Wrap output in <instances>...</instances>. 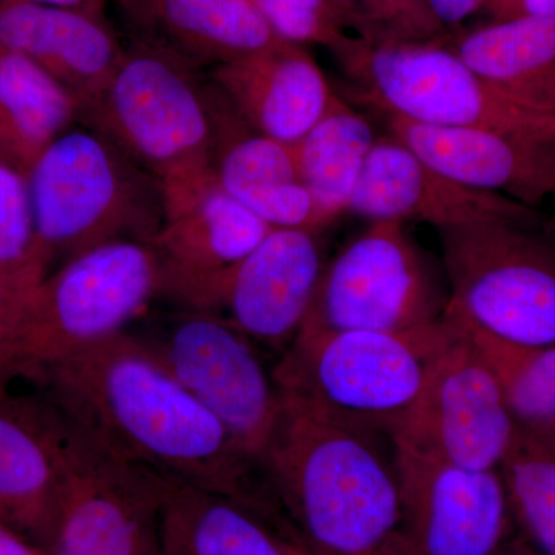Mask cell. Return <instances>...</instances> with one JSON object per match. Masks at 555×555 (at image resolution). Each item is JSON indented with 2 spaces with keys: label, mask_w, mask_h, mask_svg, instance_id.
<instances>
[{
  "label": "cell",
  "mask_w": 555,
  "mask_h": 555,
  "mask_svg": "<svg viewBox=\"0 0 555 555\" xmlns=\"http://www.w3.org/2000/svg\"><path fill=\"white\" fill-rule=\"evenodd\" d=\"M349 35L367 43L423 42L449 35L425 0H332Z\"/></svg>",
  "instance_id": "cell-30"
},
{
  "label": "cell",
  "mask_w": 555,
  "mask_h": 555,
  "mask_svg": "<svg viewBox=\"0 0 555 555\" xmlns=\"http://www.w3.org/2000/svg\"><path fill=\"white\" fill-rule=\"evenodd\" d=\"M47 275L28 175L0 156V284L24 299Z\"/></svg>",
  "instance_id": "cell-29"
},
{
  "label": "cell",
  "mask_w": 555,
  "mask_h": 555,
  "mask_svg": "<svg viewBox=\"0 0 555 555\" xmlns=\"http://www.w3.org/2000/svg\"><path fill=\"white\" fill-rule=\"evenodd\" d=\"M323 269L318 232L272 229L238 262L169 301L222 318L255 345L284 353L301 331Z\"/></svg>",
  "instance_id": "cell-12"
},
{
  "label": "cell",
  "mask_w": 555,
  "mask_h": 555,
  "mask_svg": "<svg viewBox=\"0 0 555 555\" xmlns=\"http://www.w3.org/2000/svg\"><path fill=\"white\" fill-rule=\"evenodd\" d=\"M447 36L367 43L349 35L331 51L356 82L357 102L379 115L444 129L516 130L555 122V116L517 107L489 89L449 49Z\"/></svg>",
  "instance_id": "cell-10"
},
{
  "label": "cell",
  "mask_w": 555,
  "mask_h": 555,
  "mask_svg": "<svg viewBox=\"0 0 555 555\" xmlns=\"http://www.w3.org/2000/svg\"><path fill=\"white\" fill-rule=\"evenodd\" d=\"M448 305L443 262L416 244L406 222L382 219L324 266L299 334L409 331L437 323Z\"/></svg>",
  "instance_id": "cell-9"
},
{
  "label": "cell",
  "mask_w": 555,
  "mask_h": 555,
  "mask_svg": "<svg viewBox=\"0 0 555 555\" xmlns=\"http://www.w3.org/2000/svg\"><path fill=\"white\" fill-rule=\"evenodd\" d=\"M163 555H287L283 534L257 507L170 480Z\"/></svg>",
  "instance_id": "cell-24"
},
{
  "label": "cell",
  "mask_w": 555,
  "mask_h": 555,
  "mask_svg": "<svg viewBox=\"0 0 555 555\" xmlns=\"http://www.w3.org/2000/svg\"><path fill=\"white\" fill-rule=\"evenodd\" d=\"M517 539L555 555V448L551 427L517 423L499 467Z\"/></svg>",
  "instance_id": "cell-27"
},
{
  "label": "cell",
  "mask_w": 555,
  "mask_h": 555,
  "mask_svg": "<svg viewBox=\"0 0 555 555\" xmlns=\"http://www.w3.org/2000/svg\"><path fill=\"white\" fill-rule=\"evenodd\" d=\"M551 436H553V443L555 448V426H551Z\"/></svg>",
  "instance_id": "cell-39"
},
{
  "label": "cell",
  "mask_w": 555,
  "mask_h": 555,
  "mask_svg": "<svg viewBox=\"0 0 555 555\" xmlns=\"http://www.w3.org/2000/svg\"><path fill=\"white\" fill-rule=\"evenodd\" d=\"M2 2L35 3V5L61 7V9H73L90 11V13L105 14V9L112 5L113 0H0Z\"/></svg>",
  "instance_id": "cell-35"
},
{
  "label": "cell",
  "mask_w": 555,
  "mask_h": 555,
  "mask_svg": "<svg viewBox=\"0 0 555 555\" xmlns=\"http://www.w3.org/2000/svg\"><path fill=\"white\" fill-rule=\"evenodd\" d=\"M456 334L437 323L401 332L297 335L272 369L278 392L328 422L392 438Z\"/></svg>",
  "instance_id": "cell-3"
},
{
  "label": "cell",
  "mask_w": 555,
  "mask_h": 555,
  "mask_svg": "<svg viewBox=\"0 0 555 555\" xmlns=\"http://www.w3.org/2000/svg\"><path fill=\"white\" fill-rule=\"evenodd\" d=\"M500 555H542L539 553H535L534 550H531L528 545H525L521 540L518 539H511L509 542H507V545L503 547L502 553Z\"/></svg>",
  "instance_id": "cell-37"
},
{
  "label": "cell",
  "mask_w": 555,
  "mask_h": 555,
  "mask_svg": "<svg viewBox=\"0 0 555 555\" xmlns=\"http://www.w3.org/2000/svg\"><path fill=\"white\" fill-rule=\"evenodd\" d=\"M131 36L192 67H219L280 39L250 0H113Z\"/></svg>",
  "instance_id": "cell-22"
},
{
  "label": "cell",
  "mask_w": 555,
  "mask_h": 555,
  "mask_svg": "<svg viewBox=\"0 0 555 555\" xmlns=\"http://www.w3.org/2000/svg\"><path fill=\"white\" fill-rule=\"evenodd\" d=\"M280 397L261 462L276 525L312 555H393L401 491L392 438Z\"/></svg>",
  "instance_id": "cell-2"
},
{
  "label": "cell",
  "mask_w": 555,
  "mask_h": 555,
  "mask_svg": "<svg viewBox=\"0 0 555 555\" xmlns=\"http://www.w3.org/2000/svg\"><path fill=\"white\" fill-rule=\"evenodd\" d=\"M214 86V83H211ZM211 169L230 196L273 229H324L299 178L294 145L258 133L214 86Z\"/></svg>",
  "instance_id": "cell-21"
},
{
  "label": "cell",
  "mask_w": 555,
  "mask_h": 555,
  "mask_svg": "<svg viewBox=\"0 0 555 555\" xmlns=\"http://www.w3.org/2000/svg\"><path fill=\"white\" fill-rule=\"evenodd\" d=\"M54 414L64 474L47 553L163 555L169 478L109 454Z\"/></svg>",
  "instance_id": "cell-11"
},
{
  "label": "cell",
  "mask_w": 555,
  "mask_h": 555,
  "mask_svg": "<svg viewBox=\"0 0 555 555\" xmlns=\"http://www.w3.org/2000/svg\"><path fill=\"white\" fill-rule=\"evenodd\" d=\"M160 292L152 244L115 241L69 259L33 288L0 334V386L122 334Z\"/></svg>",
  "instance_id": "cell-4"
},
{
  "label": "cell",
  "mask_w": 555,
  "mask_h": 555,
  "mask_svg": "<svg viewBox=\"0 0 555 555\" xmlns=\"http://www.w3.org/2000/svg\"><path fill=\"white\" fill-rule=\"evenodd\" d=\"M0 46L56 79L78 102L80 118L126 53L105 14L22 2L0 3Z\"/></svg>",
  "instance_id": "cell-19"
},
{
  "label": "cell",
  "mask_w": 555,
  "mask_h": 555,
  "mask_svg": "<svg viewBox=\"0 0 555 555\" xmlns=\"http://www.w3.org/2000/svg\"><path fill=\"white\" fill-rule=\"evenodd\" d=\"M273 35L295 46L332 50L349 33L332 0H250Z\"/></svg>",
  "instance_id": "cell-31"
},
{
  "label": "cell",
  "mask_w": 555,
  "mask_h": 555,
  "mask_svg": "<svg viewBox=\"0 0 555 555\" xmlns=\"http://www.w3.org/2000/svg\"><path fill=\"white\" fill-rule=\"evenodd\" d=\"M383 116L390 137L467 188L531 208L555 195V122L534 129H444Z\"/></svg>",
  "instance_id": "cell-15"
},
{
  "label": "cell",
  "mask_w": 555,
  "mask_h": 555,
  "mask_svg": "<svg viewBox=\"0 0 555 555\" xmlns=\"http://www.w3.org/2000/svg\"><path fill=\"white\" fill-rule=\"evenodd\" d=\"M208 79L251 129L288 145L308 134L335 93L308 49L283 40L210 69Z\"/></svg>",
  "instance_id": "cell-20"
},
{
  "label": "cell",
  "mask_w": 555,
  "mask_h": 555,
  "mask_svg": "<svg viewBox=\"0 0 555 555\" xmlns=\"http://www.w3.org/2000/svg\"><path fill=\"white\" fill-rule=\"evenodd\" d=\"M451 318L455 337L437 358L392 441L465 469H496L517 422L494 371L460 321Z\"/></svg>",
  "instance_id": "cell-13"
},
{
  "label": "cell",
  "mask_w": 555,
  "mask_h": 555,
  "mask_svg": "<svg viewBox=\"0 0 555 555\" xmlns=\"http://www.w3.org/2000/svg\"><path fill=\"white\" fill-rule=\"evenodd\" d=\"M447 313L505 341L555 346V232L542 215L438 230Z\"/></svg>",
  "instance_id": "cell-6"
},
{
  "label": "cell",
  "mask_w": 555,
  "mask_h": 555,
  "mask_svg": "<svg viewBox=\"0 0 555 555\" xmlns=\"http://www.w3.org/2000/svg\"><path fill=\"white\" fill-rule=\"evenodd\" d=\"M459 321L494 371L516 422L555 426V346L516 345Z\"/></svg>",
  "instance_id": "cell-28"
},
{
  "label": "cell",
  "mask_w": 555,
  "mask_h": 555,
  "mask_svg": "<svg viewBox=\"0 0 555 555\" xmlns=\"http://www.w3.org/2000/svg\"><path fill=\"white\" fill-rule=\"evenodd\" d=\"M64 462L60 426L38 393L0 386V520L47 551Z\"/></svg>",
  "instance_id": "cell-18"
},
{
  "label": "cell",
  "mask_w": 555,
  "mask_h": 555,
  "mask_svg": "<svg viewBox=\"0 0 555 555\" xmlns=\"http://www.w3.org/2000/svg\"><path fill=\"white\" fill-rule=\"evenodd\" d=\"M347 211L369 221L427 222L437 230L540 215L507 196L447 177L390 134L375 142Z\"/></svg>",
  "instance_id": "cell-17"
},
{
  "label": "cell",
  "mask_w": 555,
  "mask_h": 555,
  "mask_svg": "<svg viewBox=\"0 0 555 555\" xmlns=\"http://www.w3.org/2000/svg\"><path fill=\"white\" fill-rule=\"evenodd\" d=\"M377 139L371 120L334 93L326 113L294 144L299 178L324 228L349 210Z\"/></svg>",
  "instance_id": "cell-26"
},
{
  "label": "cell",
  "mask_w": 555,
  "mask_h": 555,
  "mask_svg": "<svg viewBox=\"0 0 555 555\" xmlns=\"http://www.w3.org/2000/svg\"><path fill=\"white\" fill-rule=\"evenodd\" d=\"M164 217L152 246L163 264L160 298L230 268L272 230L225 192L214 169L160 182Z\"/></svg>",
  "instance_id": "cell-16"
},
{
  "label": "cell",
  "mask_w": 555,
  "mask_h": 555,
  "mask_svg": "<svg viewBox=\"0 0 555 555\" xmlns=\"http://www.w3.org/2000/svg\"><path fill=\"white\" fill-rule=\"evenodd\" d=\"M396 455L401 525L393 555L502 553L514 525L499 470L465 469L397 444Z\"/></svg>",
  "instance_id": "cell-14"
},
{
  "label": "cell",
  "mask_w": 555,
  "mask_h": 555,
  "mask_svg": "<svg viewBox=\"0 0 555 555\" xmlns=\"http://www.w3.org/2000/svg\"><path fill=\"white\" fill-rule=\"evenodd\" d=\"M449 49L517 107L555 116V21H491L447 36Z\"/></svg>",
  "instance_id": "cell-23"
},
{
  "label": "cell",
  "mask_w": 555,
  "mask_h": 555,
  "mask_svg": "<svg viewBox=\"0 0 555 555\" xmlns=\"http://www.w3.org/2000/svg\"><path fill=\"white\" fill-rule=\"evenodd\" d=\"M276 528L280 529L281 534H283L284 550H286L287 555H312L308 550H306V547L299 545L294 537L288 535L286 531H283L280 526H276Z\"/></svg>",
  "instance_id": "cell-38"
},
{
  "label": "cell",
  "mask_w": 555,
  "mask_h": 555,
  "mask_svg": "<svg viewBox=\"0 0 555 555\" xmlns=\"http://www.w3.org/2000/svg\"><path fill=\"white\" fill-rule=\"evenodd\" d=\"M54 411L130 465L264 509V476L228 427L127 332L24 379Z\"/></svg>",
  "instance_id": "cell-1"
},
{
  "label": "cell",
  "mask_w": 555,
  "mask_h": 555,
  "mask_svg": "<svg viewBox=\"0 0 555 555\" xmlns=\"http://www.w3.org/2000/svg\"><path fill=\"white\" fill-rule=\"evenodd\" d=\"M430 13L448 33H455L466 21L483 11L485 0H425Z\"/></svg>",
  "instance_id": "cell-33"
},
{
  "label": "cell",
  "mask_w": 555,
  "mask_h": 555,
  "mask_svg": "<svg viewBox=\"0 0 555 555\" xmlns=\"http://www.w3.org/2000/svg\"><path fill=\"white\" fill-rule=\"evenodd\" d=\"M483 13L491 21L518 17L555 21V0H485Z\"/></svg>",
  "instance_id": "cell-32"
},
{
  "label": "cell",
  "mask_w": 555,
  "mask_h": 555,
  "mask_svg": "<svg viewBox=\"0 0 555 555\" xmlns=\"http://www.w3.org/2000/svg\"><path fill=\"white\" fill-rule=\"evenodd\" d=\"M126 332L228 427L261 469L281 397L257 345L222 318L178 306H152Z\"/></svg>",
  "instance_id": "cell-8"
},
{
  "label": "cell",
  "mask_w": 555,
  "mask_h": 555,
  "mask_svg": "<svg viewBox=\"0 0 555 555\" xmlns=\"http://www.w3.org/2000/svg\"><path fill=\"white\" fill-rule=\"evenodd\" d=\"M28 185L49 275L104 244H152L163 224L158 179L90 127L56 139L33 164Z\"/></svg>",
  "instance_id": "cell-5"
},
{
  "label": "cell",
  "mask_w": 555,
  "mask_h": 555,
  "mask_svg": "<svg viewBox=\"0 0 555 555\" xmlns=\"http://www.w3.org/2000/svg\"><path fill=\"white\" fill-rule=\"evenodd\" d=\"M0 555H49L42 547L0 520Z\"/></svg>",
  "instance_id": "cell-34"
},
{
  "label": "cell",
  "mask_w": 555,
  "mask_h": 555,
  "mask_svg": "<svg viewBox=\"0 0 555 555\" xmlns=\"http://www.w3.org/2000/svg\"><path fill=\"white\" fill-rule=\"evenodd\" d=\"M76 122L75 98L35 62L0 46V156L28 175Z\"/></svg>",
  "instance_id": "cell-25"
},
{
  "label": "cell",
  "mask_w": 555,
  "mask_h": 555,
  "mask_svg": "<svg viewBox=\"0 0 555 555\" xmlns=\"http://www.w3.org/2000/svg\"><path fill=\"white\" fill-rule=\"evenodd\" d=\"M22 301H24V299L14 297V295H11L10 292L0 284V334L5 331L11 320H13V317L16 315Z\"/></svg>",
  "instance_id": "cell-36"
},
{
  "label": "cell",
  "mask_w": 555,
  "mask_h": 555,
  "mask_svg": "<svg viewBox=\"0 0 555 555\" xmlns=\"http://www.w3.org/2000/svg\"><path fill=\"white\" fill-rule=\"evenodd\" d=\"M173 54L131 42L80 122L159 182L211 169L214 86Z\"/></svg>",
  "instance_id": "cell-7"
}]
</instances>
